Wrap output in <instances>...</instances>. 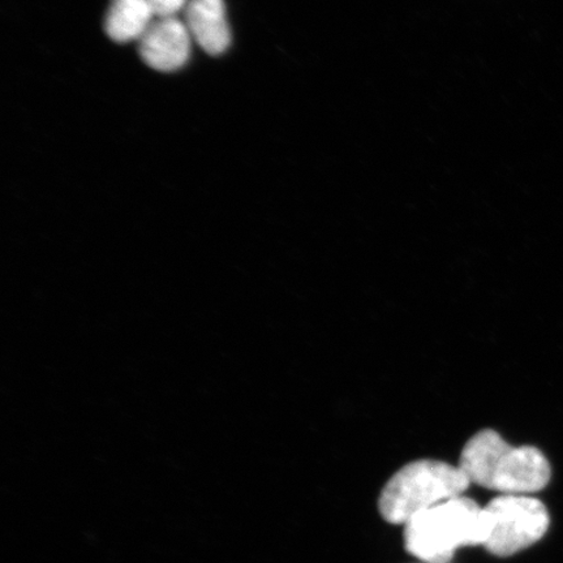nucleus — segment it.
Here are the masks:
<instances>
[{
  "label": "nucleus",
  "instance_id": "obj_1",
  "mask_svg": "<svg viewBox=\"0 0 563 563\" xmlns=\"http://www.w3.org/2000/svg\"><path fill=\"white\" fill-rule=\"evenodd\" d=\"M460 468L471 484L503 495H531L552 477L551 464L539 449L511 446L493 429H483L466 442Z\"/></svg>",
  "mask_w": 563,
  "mask_h": 563
},
{
  "label": "nucleus",
  "instance_id": "obj_2",
  "mask_svg": "<svg viewBox=\"0 0 563 563\" xmlns=\"http://www.w3.org/2000/svg\"><path fill=\"white\" fill-rule=\"evenodd\" d=\"M406 551L426 563H449L456 549L483 545V508L460 496L418 514L405 525Z\"/></svg>",
  "mask_w": 563,
  "mask_h": 563
},
{
  "label": "nucleus",
  "instance_id": "obj_3",
  "mask_svg": "<svg viewBox=\"0 0 563 563\" xmlns=\"http://www.w3.org/2000/svg\"><path fill=\"white\" fill-rule=\"evenodd\" d=\"M470 485L460 466L432 460L415 461L386 483L378 509L386 522L406 525L418 514L463 496Z\"/></svg>",
  "mask_w": 563,
  "mask_h": 563
},
{
  "label": "nucleus",
  "instance_id": "obj_4",
  "mask_svg": "<svg viewBox=\"0 0 563 563\" xmlns=\"http://www.w3.org/2000/svg\"><path fill=\"white\" fill-rule=\"evenodd\" d=\"M483 547L497 558H510L544 538L551 517L538 498L503 495L483 508Z\"/></svg>",
  "mask_w": 563,
  "mask_h": 563
},
{
  "label": "nucleus",
  "instance_id": "obj_5",
  "mask_svg": "<svg viewBox=\"0 0 563 563\" xmlns=\"http://www.w3.org/2000/svg\"><path fill=\"white\" fill-rule=\"evenodd\" d=\"M137 42L141 59L159 73L185 67L191 56V34L178 18L154 19Z\"/></svg>",
  "mask_w": 563,
  "mask_h": 563
},
{
  "label": "nucleus",
  "instance_id": "obj_6",
  "mask_svg": "<svg viewBox=\"0 0 563 563\" xmlns=\"http://www.w3.org/2000/svg\"><path fill=\"white\" fill-rule=\"evenodd\" d=\"M185 24L192 40L209 55H221L231 44V32L223 0H189Z\"/></svg>",
  "mask_w": 563,
  "mask_h": 563
},
{
  "label": "nucleus",
  "instance_id": "obj_7",
  "mask_svg": "<svg viewBox=\"0 0 563 563\" xmlns=\"http://www.w3.org/2000/svg\"><path fill=\"white\" fill-rule=\"evenodd\" d=\"M152 7L147 0H110L104 16V32L119 44L139 41L153 23Z\"/></svg>",
  "mask_w": 563,
  "mask_h": 563
},
{
  "label": "nucleus",
  "instance_id": "obj_8",
  "mask_svg": "<svg viewBox=\"0 0 563 563\" xmlns=\"http://www.w3.org/2000/svg\"><path fill=\"white\" fill-rule=\"evenodd\" d=\"M188 2L189 0H147L156 18H176L186 10Z\"/></svg>",
  "mask_w": 563,
  "mask_h": 563
},
{
  "label": "nucleus",
  "instance_id": "obj_9",
  "mask_svg": "<svg viewBox=\"0 0 563 563\" xmlns=\"http://www.w3.org/2000/svg\"><path fill=\"white\" fill-rule=\"evenodd\" d=\"M426 563V562H424Z\"/></svg>",
  "mask_w": 563,
  "mask_h": 563
}]
</instances>
